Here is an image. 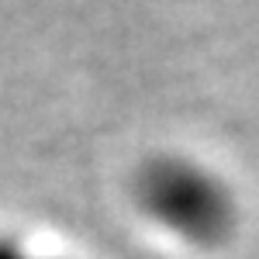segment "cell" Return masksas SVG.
Here are the masks:
<instances>
[{
  "instance_id": "cell-1",
  "label": "cell",
  "mask_w": 259,
  "mask_h": 259,
  "mask_svg": "<svg viewBox=\"0 0 259 259\" xmlns=\"http://www.w3.org/2000/svg\"><path fill=\"white\" fill-rule=\"evenodd\" d=\"M145 204L156 218L190 239H211L228 225V194L197 166H156L145 177Z\"/></svg>"
}]
</instances>
